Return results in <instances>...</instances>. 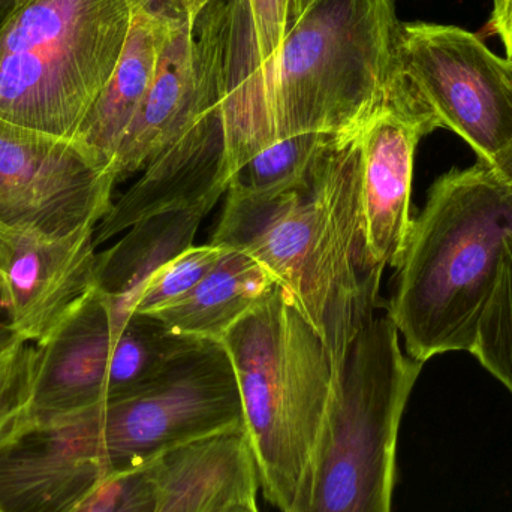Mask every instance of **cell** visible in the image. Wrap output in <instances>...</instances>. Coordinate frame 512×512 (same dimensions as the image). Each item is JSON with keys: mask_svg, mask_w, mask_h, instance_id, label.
I'll return each mask as SVG.
<instances>
[{"mask_svg": "<svg viewBox=\"0 0 512 512\" xmlns=\"http://www.w3.org/2000/svg\"><path fill=\"white\" fill-rule=\"evenodd\" d=\"M113 173L80 143L0 119V225L48 239L96 228L113 207Z\"/></svg>", "mask_w": 512, "mask_h": 512, "instance_id": "9c48e42d", "label": "cell"}, {"mask_svg": "<svg viewBox=\"0 0 512 512\" xmlns=\"http://www.w3.org/2000/svg\"><path fill=\"white\" fill-rule=\"evenodd\" d=\"M95 230L48 239L3 227L0 312L15 337L41 342L95 288Z\"/></svg>", "mask_w": 512, "mask_h": 512, "instance_id": "7c38bea8", "label": "cell"}, {"mask_svg": "<svg viewBox=\"0 0 512 512\" xmlns=\"http://www.w3.org/2000/svg\"><path fill=\"white\" fill-rule=\"evenodd\" d=\"M212 0H188L189 8H191L192 14H197L200 12L204 6L209 5ZM228 2H233V0H228Z\"/></svg>", "mask_w": 512, "mask_h": 512, "instance_id": "d6a6232c", "label": "cell"}, {"mask_svg": "<svg viewBox=\"0 0 512 512\" xmlns=\"http://www.w3.org/2000/svg\"><path fill=\"white\" fill-rule=\"evenodd\" d=\"M114 339L110 303L95 286L35 343L24 417H57L104 405Z\"/></svg>", "mask_w": 512, "mask_h": 512, "instance_id": "9a60e30c", "label": "cell"}, {"mask_svg": "<svg viewBox=\"0 0 512 512\" xmlns=\"http://www.w3.org/2000/svg\"><path fill=\"white\" fill-rule=\"evenodd\" d=\"M490 27L504 42L507 59L512 60V0H493Z\"/></svg>", "mask_w": 512, "mask_h": 512, "instance_id": "83f0119b", "label": "cell"}, {"mask_svg": "<svg viewBox=\"0 0 512 512\" xmlns=\"http://www.w3.org/2000/svg\"><path fill=\"white\" fill-rule=\"evenodd\" d=\"M2 233L3 227L0 225V265H2Z\"/></svg>", "mask_w": 512, "mask_h": 512, "instance_id": "836d02e7", "label": "cell"}, {"mask_svg": "<svg viewBox=\"0 0 512 512\" xmlns=\"http://www.w3.org/2000/svg\"><path fill=\"white\" fill-rule=\"evenodd\" d=\"M209 213L180 210L143 219L126 230L116 245L98 254L95 286L110 303L114 336L134 312L135 301L150 277L194 246L198 228Z\"/></svg>", "mask_w": 512, "mask_h": 512, "instance_id": "e0dca14e", "label": "cell"}, {"mask_svg": "<svg viewBox=\"0 0 512 512\" xmlns=\"http://www.w3.org/2000/svg\"><path fill=\"white\" fill-rule=\"evenodd\" d=\"M35 346L14 339L0 348V438L26 412L32 388Z\"/></svg>", "mask_w": 512, "mask_h": 512, "instance_id": "484cf974", "label": "cell"}, {"mask_svg": "<svg viewBox=\"0 0 512 512\" xmlns=\"http://www.w3.org/2000/svg\"><path fill=\"white\" fill-rule=\"evenodd\" d=\"M170 32L143 15H132L119 63L75 134L74 140L110 171L120 143L152 86Z\"/></svg>", "mask_w": 512, "mask_h": 512, "instance_id": "ac0fdd59", "label": "cell"}, {"mask_svg": "<svg viewBox=\"0 0 512 512\" xmlns=\"http://www.w3.org/2000/svg\"><path fill=\"white\" fill-rule=\"evenodd\" d=\"M132 15H143L170 30L189 23L195 14L188 0H126Z\"/></svg>", "mask_w": 512, "mask_h": 512, "instance_id": "4316f807", "label": "cell"}, {"mask_svg": "<svg viewBox=\"0 0 512 512\" xmlns=\"http://www.w3.org/2000/svg\"><path fill=\"white\" fill-rule=\"evenodd\" d=\"M200 342L170 330L156 316L131 313L114 339L107 402L137 390L173 358Z\"/></svg>", "mask_w": 512, "mask_h": 512, "instance_id": "44dd1931", "label": "cell"}, {"mask_svg": "<svg viewBox=\"0 0 512 512\" xmlns=\"http://www.w3.org/2000/svg\"><path fill=\"white\" fill-rule=\"evenodd\" d=\"M225 251L227 248L207 243L203 246H191L171 259L141 289L135 301L134 312L152 315L182 300L215 268Z\"/></svg>", "mask_w": 512, "mask_h": 512, "instance_id": "cb8c5ba5", "label": "cell"}, {"mask_svg": "<svg viewBox=\"0 0 512 512\" xmlns=\"http://www.w3.org/2000/svg\"><path fill=\"white\" fill-rule=\"evenodd\" d=\"M421 367L400 348L390 316L357 334L295 512H391L400 421Z\"/></svg>", "mask_w": 512, "mask_h": 512, "instance_id": "5b68a950", "label": "cell"}, {"mask_svg": "<svg viewBox=\"0 0 512 512\" xmlns=\"http://www.w3.org/2000/svg\"><path fill=\"white\" fill-rule=\"evenodd\" d=\"M26 0H0V30Z\"/></svg>", "mask_w": 512, "mask_h": 512, "instance_id": "f546056e", "label": "cell"}, {"mask_svg": "<svg viewBox=\"0 0 512 512\" xmlns=\"http://www.w3.org/2000/svg\"><path fill=\"white\" fill-rule=\"evenodd\" d=\"M400 65L438 128L450 129L480 161L495 164L512 143V60L450 24L402 23Z\"/></svg>", "mask_w": 512, "mask_h": 512, "instance_id": "ba28073f", "label": "cell"}, {"mask_svg": "<svg viewBox=\"0 0 512 512\" xmlns=\"http://www.w3.org/2000/svg\"><path fill=\"white\" fill-rule=\"evenodd\" d=\"M493 165H495L496 170H498L512 186V143L511 146L496 159Z\"/></svg>", "mask_w": 512, "mask_h": 512, "instance_id": "f1b7e54d", "label": "cell"}, {"mask_svg": "<svg viewBox=\"0 0 512 512\" xmlns=\"http://www.w3.org/2000/svg\"><path fill=\"white\" fill-rule=\"evenodd\" d=\"M96 406L21 417L0 438V512H72L110 478Z\"/></svg>", "mask_w": 512, "mask_h": 512, "instance_id": "8fae6325", "label": "cell"}, {"mask_svg": "<svg viewBox=\"0 0 512 512\" xmlns=\"http://www.w3.org/2000/svg\"><path fill=\"white\" fill-rule=\"evenodd\" d=\"M472 355L512 393V234L505 239L498 280L478 324Z\"/></svg>", "mask_w": 512, "mask_h": 512, "instance_id": "603a6c76", "label": "cell"}, {"mask_svg": "<svg viewBox=\"0 0 512 512\" xmlns=\"http://www.w3.org/2000/svg\"><path fill=\"white\" fill-rule=\"evenodd\" d=\"M228 38V0H212L189 23L171 30L152 86L111 165L116 182L144 170L195 123L222 108Z\"/></svg>", "mask_w": 512, "mask_h": 512, "instance_id": "30bf717a", "label": "cell"}, {"mask_svg": "<svg viewBox=\"0 0 512 512\" xmlns=\"http://www.w3.org/2000/svg\"><path fill=\"white\" fill-rule=\"evenodd\" d=\"M222 108L207 114L144 168V174L95 230V246L152 216L180 210L212 212L230 188Z\"/></svg>", "mask_w": 512, "mask_h": 512, "instance_id": "5bb4252c", "label": "cell"}, {"mask_svg": "<svg viewBox=\"0 0 512 512\" xmlns=\"http://www.w3.org/2000/svg\"><path fill=\"white\" fill-rule=\"evenodd\" d=\"M313 0H233L230 3L227 84L222 116L225 138L254 98L280 45Z\"/></svg>", "mask_w": 512, "mask_h": 512, "instance_id": "d6986e66", "label": "cell"}, {"mask_svg": "<svg viewBox=\"0 0 512 512\" xmlns=\"http://www.w3.org/2000/svg\"><path fill=\"white\" fill-rule=\"evenodd\" d=\"M110 475L194 442L245 427L242 397L222 342L203 340L132 393L96 406Z\"/></svg>", "mask_w": 512, "mask_h": 512, "instance_id": "52a82bcc", "label": "cell"}, {"mask_svg": "<svg viewBox=\"0 0 512 512\" xmlns=\"http://www.w3.org/2000/svg\"><path fill=\"white\" fill-rule=\"evenodd\" d=\"M510 234L512 186L495 165L478 159L433 183L412 219L387 313L409 357L424 364L447 352L472 354Z\"/></svg>", "mask_w": 512, "mask_h": 512, "instance_id": "7a4b0ae2", "label": "cell"}, {"mask_svg": "<svg viewBox=\"0 0 512 512\" xmlns=\"http://www.w3.org/2000/svg\"><path fill=\"white\" fill-rule=\"evenodd\" d=\"M222 512H259V508L258 504H256V499H251V501L240 502V504L233 505V507Z\"/></svg>", "mask_w": 512, "mask_h": 512, "instance_id": "4dcf8cb0", "label": "cell"}, {"mask_svg": "<svg viewBox=\"0 0 512 512\" xmlns=\"http://www.w3.org/2000/svg\"><path fill=\"white\" fill-rule=\"evenodd\" d=\"M435 129L429 111L414 102L385 108L361 129V213L372 267L402 262L412 227L415 152Z\"/></svg>", "mask_w": 512, "mask_h": 512, "instance_id": "4fadbf2b", "label": "cell"}, {"mask_svg": "<svg viewBox=\"0 0 512 512\" xmlns=\"http://www.w3.org/2000/svg\"><path fill=\"white\" fill-rule=\"evenodd\" d=\"M396 0H313L227 135L231 179L294 135H355L387 107L418 102L400 65Z\"/></svg>", "mask_w": 512, "mask_h": 512, "instance_id": "6da1fadb", "label": "cell"}, {"mask_svg": "<svg viewBox=\"0 0 512 512\" xmlns=\"http://www.w3.org/2000/svg\"><path fill=\"white\" fill-rule=\"evenodd\" d=\"M258 490L251 444L240 427L164 454L155 512H222L256 499Z\"/></svg>", "mask_w": 512, "mask_h": 512, "instance_id": "2e32d148", "label": "cell"}, {"mask_svg": "<svg viewBox=\"0 0 512 512\" xmlns=\"http://www.w3.org/2000/svg\"><path fill=\"white\" fill-rule=\"evenodd\" d=\"M221 342L236 372L259 490L276 510L295 512L333 396L330 351L277 283Z\"/></svg>", "mask_w": 512, "mask_h": 512, "instance_id": "3957f363", "label": "cell"}, {"mask_svg": "<svg viewBox=\"0 0 512 512\" xmlns=\"http://www.w3.org/2000/svg\"><path fill=\"white\" fill-rule=\"evenodd\" d=\"M17 339V337L12 334V331L9 330L8 325H6L5 321L0 319V348L2 346L8 345L12 340Z\"/></svg>", "mask_w": 512, "mask_h": 512, "instance_id": "1f68e13d", "label": "cell"}, {"mask_svg": "<svg viewBox=\"0 0 512 512\" xmlns=\"http://www.w3.org/2000/svg\"><path fill=\"white\" fill-rule=\"evenodd\" d=\"M277 282L324 339L336 373L375 318L381 268L370 265L361 213L360 134L324 150L274 231Z\"/></svg>", "mask_w": 512, "mask_h": 512, "instance_id": "277c9868", "label": "cell"}, {"mask_svg": "<svg viewBox=\"0 0 512 512\" xmlns=\"http://www.w3.org/2000/svg\"><path fill=\"white\" fill-rule=\"evenodd\" d=\"M274 285L273 276L251 255L227 249L188 295L152 315L183 336L221 342Z\"/></svg>", "mask_w": 512, "mask_h": 512, "instance_id": "ffe728a7", "label": "cell"}, {"mask_svg": "<svg viewBox=\"0 0 512 512\" xmlns=\"http://www.w3.org/2000/svg\"><path fill=\"white\" fill-rule=\"evenodd\" d=\"M336 137L340 135L310 132L276 141L234 174L230 188L268 191L300 182L309 176L319 156Z\"/></svg>", "mask_w": 512, "mask_h": 512, "instance_id": "7402d4cb", "label": "cell"}, {"mask_svg": "<svg viewBox=\"0 0 512 512\" xmlns=\"http://www.w3.org/2000/svg\"><path fill=\"white\" fill-rule=\"evenodd\" d=\"M131 23L126 0H26L0 30V119L74 140Z\"/></svg>", "mask_w": 512, "mask_h": 512, "instance_id": "8992f818", "label": "cell"}, {"mask_svg": "<svg viewBox=\"0 0 512 512\" xmlns=\"http://www.w3.org/2000/svg\"><path fill=\"white\" fill-rule=\"evenodd\" d=\"M159 459L111 475L72 512H155L159 498Z\"/></svg>", "mask_w": 512, "mask_h": 512, "instance_id": "d4e9b609", "label": "cell"}]
</instances>
